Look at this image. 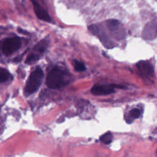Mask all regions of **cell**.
Returning a JSON list of instances; mask_svg holds the SVG:
<instances>
[{
	"label": "cell",
	"mask_w": 157,
	"mask_h": 157,
	"mask_svg": "<svg viewBox=\"0 0 157 157\" xmlns=\"http://www.w3.org/2000/svg\"><path fill=\"white\" fill-rule=\"evenodd\" d=\"M44 75L42 69L39 66L31 73L25 88L24 93L25 96L31 95L39 88L42 82Z\"/></svg>",
	"instance_id": "cell-2"
},
{
	"label": "cell",
	"mask_w": 157,
	"mask_h": 157,
	"mask_svg": "<svg viewBox=\"0 0 157 157\" xmlns=\"http://www.w3.org/2000/svg\"><path fill=\"white\" fill-rule=\"evenodd\" d=\"M89 29L91 33L97 35L105 47L110 48L114 47L113 43L107 38L105 33L104 31H101L98 26L91 25L89 26Z\"/></svg>",
	"instance_id": "cell-6"
},
{
	"label": "cell",
	"mask_w": 157,
	"mask_h": 157,
	"mask_svg": "<svg viewBox=\"0 0 157 157\" xmlns=\"http://www.w3.org/2000/svg\"><path fill=\"white\" fill-rule=\"evenodd\" d=\"M123 88V86L117 85H96L91 89V93L94 95H107L115 92V88Z\"/></svg>",
	"instance_id": "cell-5"
},
{
	"label": "cell",
	"mask_w": 157,
	"mask_h": 157,
	"mask_svg": "<svg viewBox=\"0 0 157 157\" xmlns=\"http://www.w3.org/2000/svg\"><path fill=\"white\" fill-rule=\"evenodd\" d=\"M31 2L33 3L34 10L37 17L42 20H44L47 22H50L51 18L48 12L44 9H43L37 1H31Z\"/></svg>",
	"instance_id": "cell-7"
},
{
	"label": "cell",
	"mask_w": 157,
	"mask_h": 157,
	"mask_svg": "<svg viewBox=\"0 0 157 157\" xmlns=\"http://www.w3.org/2000/svg\"><path fill=\"white\" fill-rule=\"evenodd\" d=\"M21 45V40L20 37L15 36L4 39L1 44V50L6 55H10L17 51Z\"/></svg>",
	"instance_id": "cell-3"
},
{
	"label": "cell",
	"mask_w": 157,
	"mask_h": 157,
	"mask_svg": "<svg viewBox=\"0 0 157 157\" xmlns=\"http://www.w3.org/2000/svg\"><path fill=\"white\" fill-rule=\"evenodd\" d=\"M74 66L75 70L78 72H83L86 70V67L85 64L83 63L78 61L77 60H74Z\"/></svg>",
	"instance_id": "cell-13"
},
{
	"label": "cell",
	"mask_w": 157,
	"mask_h": 157,
	"mask_svg": "<svg viewBox=\"0 0 157 157\" xmlns=\"http://www.w3.org/2000/svg\"><path fill=\"white\" fill-rule=\"evenodd\" d=\"M10 77L9 72L4 68L0 67V83L7 82Z\"/></svg>",
	"instance_id": "cell-10"
},
{
	"label": "cell",
	"mask_w": 157,
	"mask_h": 157,
	"mask_svg": "<svg viewBox=\"0 0 157 157\" xmlns=\"http://www.w3.org/2000/svg\"><path fill=\"white\" fill-rule=\"evenodd\" d=\"M112 133L110 132H107L100 137V140L105 144H109L112 141Z\"/></svg>",
	"instance_id": "cell-11"
},
{
	"label": "cell",
	"mask_w": 157,
	"mask_h": 157,
	"mask_svg": "<svg viewBox=\"0 0 157 157\" xmlns=\"http://www.w3.org/2000/svg\"><path fill=\"white\" fill-rule=\"evenodd\" d=\"M143 37L146 40H151L156 37V24L148 23L146 25L142 33Z\"/></svg>",
	"instance_id": "cell-9"
},
{
	"label": "cell",
	"mask_w": 157,
	"mask_h": 157,
	"mask_svg": "<svg viewBox=\"0 0 157 157\" xmlns=\"http://www.w3.org/2000/svg\"><path fill=\"white\" fill-rule=\"evenodd\" d=\"M140 73L143 76H148L153 72V66L147 61H140L136 64Z\"/></svg>",
	"instance_id": "cell-8"
},
{
	"label": "cell",
	"mask_w": 157,
	"mask_h": 157,
	"mask_svg": "<svg viewBox=\"0 0 157 157\" xmlns=\"http://www.w3.org/2000/svg\"><path fill=\"white\" fill-rule=\"evenodd\" d=\"M46 84L52 89L60 88L67 84L64 71L58 67L53 68L47 74Z\"/></svg>",
	"instance_id": "cell-1"
},
{
	"label": "cell",
	"mask_w": 157,
	"mask_h": 157,
	"mask_svg": "<svg viewBox=\"0 0 157 157\" xmlns=\"http://www.w3.org/2000/svg\"><path fill=\"white\" fill-rule=\"evenodd\" d=\"M141 112L138 109H133L129 112V117L131 118H137L140 115Z\"/></svg>",
	"instance_id": "cell-14"
},
{
	"label": "cell",
	"mask_w": 157,
	"mask_h": 157,
	"mask_svg": "<svg viewBox=\"0 0 157 157\" xmlns=\"http://www.w3.org/2000/svg\"><path fill=\"white\" fill-rule=\"evenodd\" d=\"M48 42L46 40H42L39 42L33 48V52L31 53L26 58L25 63L31 64L39 59L47 49Z\"/></svg>",
	"instance_id": "cell-4"
},
{
	"label": "cell",
	"mask_w": 157,
	"mask_h": 157,
	"mask_svg": "<svg viewBox=\"0 0 157 157\" xmlns=\"http://www.w3.org/2000/svg\"><path fill=\"white\" fill-rule=\"evenodd\" d=\"M107 26L112 31H115L118 28L119 22L117 20H109L107 21Z\"/></svg>",
	"instance_id": "cell-12"
},
{
	"label": "cell",
	"mask_w": 157,
	"mask_h": 157,
	"mask_svg": "<svg viewBox=\"0 0 157 157\" xmlns=\"http://www.w3.org/2000/svg\"><path fill=\"white\" fill-rule=\"evenodd\" d=\"M18 31L20 33H23V34H28V33H27L26 31H23V30H22V29H20V28H18Z\"/></svg>",
	"instance_id": "cell-15"
}]
</instances>
